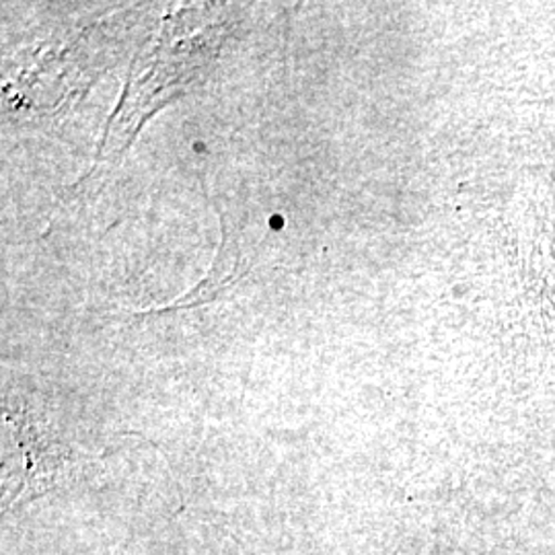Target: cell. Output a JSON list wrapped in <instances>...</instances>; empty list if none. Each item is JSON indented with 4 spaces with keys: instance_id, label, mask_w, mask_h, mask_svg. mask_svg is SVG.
<instances>
[{
    "instance_id": "6da1fadb",
    "label": "cell",
    "mask_w": 555,
    "mask_h": 555,
    "mask_svg": "<svg viewBox=\"0 0 555 555\" xmlns=\"http://www.w3.org/2000/svg\"><path fill=\"white\" fill-rule=\"evenodd\" d=\"M270 227H274V229H282V219H280V217L270 219Z\"/></svg>"
}]
</instances>
